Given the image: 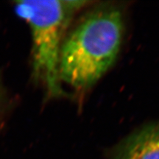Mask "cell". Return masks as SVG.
<instances>
[{"instance_id": "6da1fadb", "label": "cell", "mask_w": 159, "mask_h": 159, "mask_svg": "<svg viewBox=\"0 0 159 159\" xmlns=\"http://www.w3.org/2000/svg\"><path fill=\"white\" fill-rule=\"evenodd\" d=\"M123 32L124 18L117 6H97L87 13L63 40L61 82L77 89L94 85L116 61Z\"/></svg>"}, {"instance_id": "3957f363", "label": "cell", "mask_w": 159, "mask_h": 159, "mask_svg": "<svg viewBox=\"0 0 159 159\" xmlns=\"http://www.w3.org/2000/svg\"><path fill=\"white\" fill-rule=\"evenodd\" d=\"M111 159H159V122L144 125L119 142Z\"/></svg>"}, {"instance_id": "7a4b0ae2", "label": "cell", "mask_w": 159, "mask_h": 159, "mask_svg": "<svg viewBox=\"0 0 159 159\" xmlns=\"http://www.w3.org/2000/svg\"><path fill=\"white\" fill-rule=\"evenodd\" d=\"M85 1H18L13 10L19 19L29 26L32 37V72L41 81L49 96L66 94L59 72L60 53L63 33L75 11Z\"/></svg>"}, {"instance_id": "277c9868", "label": "cell", "mask_w": 159, "mask_h": 159, "mask_svg": "<svg viewBox=\"0 0 159 159\" xmlns=\"http://www.w3.org/2000/svg\"><path fill=\"white\" fill-rule=\"evenodd\" d=\"M10 108L11 100L4 84L2 77L0 75V130H2L5 126Z\"/></svg>"}]
</instances>
